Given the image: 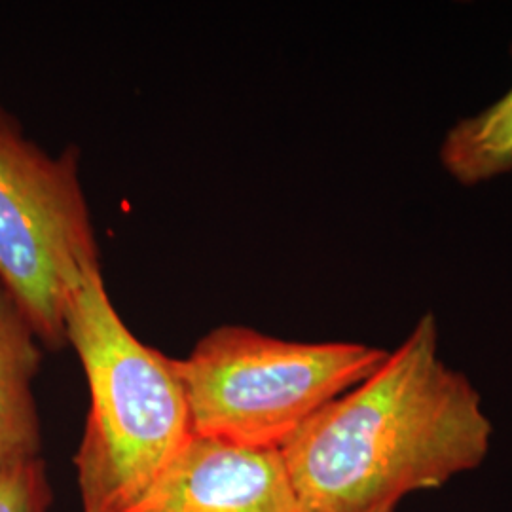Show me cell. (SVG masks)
<instances>
[{"mask_svg":"<svg viewBox=\"0 0 512 512\" xmlns=\"http://www.w3.org/2000/svg\"><path fill=\"white\" fill-rule=\"evenodd\" d=\"M494 427L473 382L442 361L425 313L361 384L317 410L279 454L302 512H397L482 467Z\"/></svg>","mask_w":512,"mask_h":512,"instance_id":"6da1fadb","label":"cell"},{"mask_svg":"<svg viewBox=\"0 0 512 512\" xmlns=\"http://www.w3.org/2000/svg\"><path fill=\"white\" fill-rule=\"evenodd\" d=\"M65 338L90 387L74 458L82 509L126 512L194 439L175 359L131 332L110 300L103 270L74 291Z\"/></svg>","mask_w":512,"mask_h":512,"instance_id":"7a4b0ae2","label":"cell"},{"mask_svg":"<svg viewBox=\"0 0 512 512\" xmlns=\"http://www.w3.org/2000/svg\"><path fill=\"white\" fill-rule=\"evenodd\" d=\"M389 351L359 342H291L222 325L175 359L194 437L279 450L325 404L378 370Z\"/></svg>","mask_w":512,"mask_h":512,"instance_id":"3957f363","label":"cell"},{"mask_svg":"<svg viewBox=\"0 0 512 512\" xmlns=\"http://www.w3.org/2000/svg\"><path fill=\"white\" fill-rule=\"evenodd\" d=\"M78 160L73 145L50 154L0 107V287L48 349L67 346V306L101 270Z\"/></svg>","mask_w":512,"mask_h":512,"instance_id":"277c9868","label":"cell"},{"mask_svg":"<svg viewBox=\"0 0 512 512\" xmlns=\"http://www.w3.org/2000/svg\"><path fill=\"white\" fill-rule=\"evenodd\" d=\"M126 512H302L279 450L194 437Z\"/></svg>","mask_w":512,"mask_h":512,"instance_id":"5b68a950","label":"cell"},{"mask_svg":"<svg viewBox=\"0 0 512 512\" xmlns=\"http://www.w3.org/2000/svg\"><path fill=\"white\" fill-rule=\"evenodd\" d=\"M42 348L29 319L0 287V471L40 459L42 427L33 384Z\"/></svg>","mask_w":512,"mask_h":512,"instance_id":"8992f818","label":"cell"},{"mask_svg":"<svg viewBox=\"0 0 512 512\" xmlns=\"http://www.w3.org/2000/svg\"><path fill=\"white\" fill-rule=\"evenodd\" d=\"M440 162L463 186L511 173L512 88L492 107L463 118L448 131L440 147Z\"/></svg>","mask_w":512,"mask_h":512,"instance_id":"52a82bcc","label":"cell"},{"mask_svg":"<svg viewBox=\"0 0 512 512\" xmlns=\"http://www.w3.org/2000/svg\"><path fill=\"white\" fill-rule=\"evenodd\" d=\"M54 492L42 458L0 471V512H50Z\"/></svg>","mask_w":512,"mask_h":512,"instance_id":"ba28073f","label":"cell"}]
</instances>
